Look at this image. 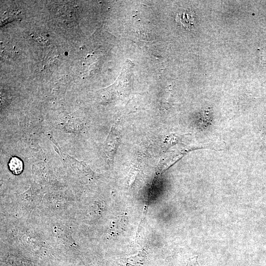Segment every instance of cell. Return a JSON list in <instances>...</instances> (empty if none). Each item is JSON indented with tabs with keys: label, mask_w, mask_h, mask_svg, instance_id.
I'll use <instances>...</instances> for the list:
<instances>
[{
	"label": "cell",
	"mask_w": 266,
	"mask_h": 266,
	"mask_svg": "<svg viewBox=\"0 0 266 266\" xmlns=\"http://www.w3.org/2000/svg\"><path fill=\"white\" fill-rule=\"evenodd\" d=\"M175 20L187 30H192L194 26V13L190 9L181 10L177 13Z\"/></svg>",
	"instance_id": "6da1fadb"
},
{
	"label": "cell",
	"mask_w": 266,
	"mask_h": 266,
	"mask_svg": "<svg viewBox=\"0 0 266 266\" xmlns=\"http://www.w3.org/2000/svg\"><path fill=\"white\" fill-rule=\"evenodd\" d=\"M120 138L119 134L117 133V130L114 129L112 130L110 132L108 139V148L107 150L109 152L108 155L110 156V157L111 158H112V156L116 151L119 144Z\"/></svg>",
	"instance_id": "7a4b0ae2"
},
{
	"label": "cell",
	"mask_w": 266,
	"mask_h": 266,
	"mask_svg": "<svg viewBox=\"0 0 266 266\" xmlns=\"http://www.w3.org/2000/svg\"><path fill=\"white\" fill-rule=\"evenodd\" d=\"M8 166L10 170L15 174H20L23 170V163L17 157H13L11 159Z\"/></svg>",
	"instance_id": "3957f363"
},
{
	"label": "cell",
	"mask_w": 266,
	"mask_h": 266,
	"mask_svg": "<svg viewBox=\"0 0 266 266\" xmlns=\"http://www.w3.org/2000/svg\"><path fill=\"white\" fill-rule=\"evenodd\" d=\"M145 257L144 252H139V253L128 258L127 262L132 265H139L144 260Z\"/></svg>",
	"instance_id": "277c9868"
},
{
	"label": "cell",
	"mask_w": 266,
	"mask_h": 266,
	"mask_svg": "<svg viewBox=\"0 0 266 266\" xmlns=\"http://www.w3.org/2000/svg\"><path fill=\"white\" fill-rule=\"evenodd\" d=\"M189 266H198V264L196 259H193L191 262Z\"/></svg>",
	"instance_id": "5b68a950"
}]
</instances>
